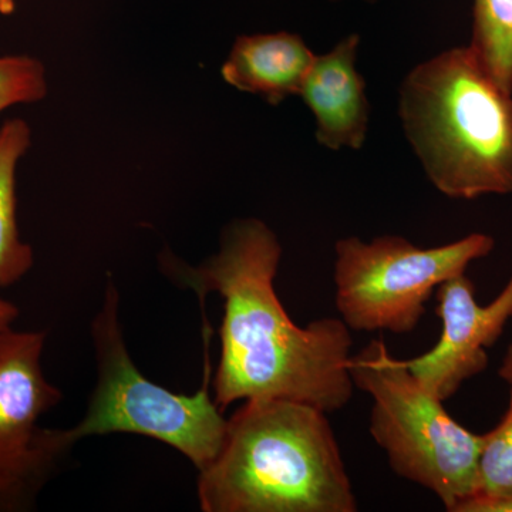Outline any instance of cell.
Returning <instances> with one entry per match:
<instances>
[{"mask_svg":"<svg viewBox=\"0 0 512 512\" xmlns=\"http://www.w3.org/2000/svg\"><path fill=\"white\" fill-rule=\"evenodd\" d=\"M282 247L265 222H232L220 252L200 266L165 259L167 275L201 299H224L221 356L215 373V403L221 410L238 400L282 399L343 409L353 396L350 350L353 340L342 319L299 326L275 291Z\"/></svg>","mask_w":512,"mask_h":512,"instance_id":"6da1fadb","label":"cell"},{"mask_svg":"<svg viewBox=\"0 0 512 512\" xmlns=\"http://www.w3.org/2000/svg\"><path fill=\"white\" fill-rule=\"evenodd\" d=\"M198 500L205 512L357 511L328 413L282 399L247 400L228 419Z\"/></svg>","mask_w":512,"mask_h":512,"instance_id":"7a4b0ae2","label":"cell"},{"mask_svg":"<svg viewBox=\"0 0 512 512\" xmlns=\"http://www.w3.org/2000/svg\"><path fill=\"white\" fill-rule=\"evenodd\" d=\"M407 141L437 191L456 200L512 192V94L470 46L413 67L399 89Z\"/></svg>","mask_w":512,"mask_h":512,"instance_id":"3957f363","label":"cell"},{"mask_svg":"<svg viewBox=\"0 0 512 512\" xmlns=\"http://www.w3.org/2000/svg\"><path fill=\"white\" fill-rule=\"evenodd\" d=\"M349 370L372 397L370 434L397 476L427 488L450 512L480 493L483 434L457 423L383 340L350 357Z\"/></svg>","mask_w":512,"mask_h":512,"instance_id":"277c9868","label":"cell"},{"mask_svg":"<svg viewBox=\"0 0 512 512\" xmlns=\"http://www.w3.org/2000/svg\"><path fill=\"white\" fill-rule=\"evenodd\" d=\"M99 380L83 420L63 430L70 444L109 433H134L163 441L183 453L198 470L220 454L228 420L208 393L210 360L205 380L192 396L158 386L141 375L128 355L119 322V293L109 284L103 306L92 323Z\"/></svg>","mask_w":512,"mask_h":512,"instance_id":"5b68a950","label":"cell"},{"mask_svg":"<svg viewBox=\"0 0 512 512\" xmlns=\"http://www.w3.org/2000/svg\"><path fill=\"white\" fill-rule=\"evenodd\" d=\"M494 248V238L481 232L436 248H419L397 235L339 239L333 278L340 319L357 332L406 335L419 325L434 289L466 274L471 262Z\"/></svg>","mask_w":512,"mask_h":512,"instance_id":"8992f818","label":"cell"},{"mask_svg":"<svg viewBox=\"0 0 512 512\" xmlns=\"http://www.w3.org/2000/svg\"><path fill=\"white\" fill-rule=\"evenodd\" d=\"M45 332H0V466L56 470L72 444L63 430L42 429L43 414L62 400L42 369Z\"/></svg>","mask_w":512,"mask_h":512,"instance_id":"52a82bcc","label":"cell"},{"mask_svg":"<svg viewBox=\"0 0 512 512\" xmlns=\"http://www.w3.org/2000/svg\"><path fill=\"white\" fill-rule=\"evenodd\" d=\"M436 313L441 320L439 342L403 363L430 393L446 402L461 384L487 369V349L512 318V274L503 291L485 306L478 305L476 286L466 274L448 279L437 288Z\"/></svg>","mask_w":512,"mask_h":512,"instance_id":"ba28073f","label":"cell"},{"mask_svg":"<svg viewBox=\"0 0 512 512\" xmlns=\"http://www.w3.org/2000/svg\"><path fill=\"white\" fill-rule=\"evenodd\" d=\"M360 36H346L330 52L316 56L299 96L315 117V137L332 151L360 150L369 131L366 83L357 70Z\"/></svg>","mask_w":512,"mask_h":512,"instance_id":"9c48e42d","label":"cell"},{"mask_svg":"<svg viewBox=\"0 0 512 512\" xmlns=\"http://www.w3.org/2000/svg\"><path fill=\"white\" fill-rule=\"evenodd\" d=\"M315 57L295 33L239 36L221 74L229 86L276 106L299 96Z\"/></svg>","mask_w":512,"mask_h":512,"instance_id":"30bf717a","label":"cell"},{"mask_svg":"<svg viewBox=\"0 0 512 512\" xmlns=\"http://www.w3.org/2000/svg\"><path fill=\"white\" fill-rule=\"evenodd\" d=\"M30 146L23 120L0 128V288L16 284L32 269L33 249L20 239L16 221V167Z\"/></svg>","mask_w":512,"mask_h":512,"instance_id":"8fae6325","label":"cell"},{"mask_svg":"<svg viewBox=\"0 0 512 512\" xmlns=\"http://www.w3.org/2000/svg\"><path fill=\"white\" fill-rule=\"evenodd\" d=\"M468 46L495 82L512 94V0H474Z\"/></svg>","mask_w":512,"mask_h":512,"instance_id":"7c38bea8","label":"cell"},{"mask_svg":"<svg viewBox=\"0 0 512 512\" xmlns=\"http://www.w3.org/2000/svg\"><path fill=\"white\" fill-rule=\"evenodd\" d=\"M480 493L487 497L512 495V386L507 413L494 430L483 434ZM477 495V494H476Z\"/></svg>","mask_w":512,"mask_h":512,"instance_id":"4fadbf2b","label":"cell"},{"mask_svg":"<svg viewBox=\"0 0 512 512\" xmlns=\"http://www.w3.org/2000/svg\"><path fill=\"white\" fill-rule=\"evenodd\" d=\"M45 67L28 56L0 57V111L46 96Z\"/></svg>","mask_w":512,"mask_h":512,"instance_id":"5bb4252c","label":"cell"},{"mask_svg":"<svg viewBox=\"0 0 512 512\" xmlns=\"http://www.w3.org/2000/svg\"><path fill=\"white\" fill-rule=\"evenodd\" d=\"M53 468H10L0 466V512L28 511L37 494L49 481Z\"/></svg>","mask_w":512,"mask_h":512,"instance_id":"9a60e30c","label":"cell"},{"mask_svg":"<svg viewBox=\"0 0 512 512\" xmlns=\"http://www.w3.org/2000/svg\"><path fill=\"white\" fill-rule=\"evenodd\" d=\"M454 512H512L511 497H487L477 494L458 504Z\"/></svg>","mask_w":512,"mask_h":512,"instance_id":"2e32d148","label":"cell"},{"mask_svg":"<svg viewBox=\"0 0 512 512\" xmlns=\"http://www.w3.org/2000/svg\"><path fill=\"white\" fill-rule=\"evenodd\" d=\"M18 316L19 309L12 302L6 301L0 296V332L9 329Z\"/></svg>","mask_w":512,"mask_h":512,"instance_id":"e0dca14e","label":"cell"},{"mask_svg":"<svg viewBox=\"0 0 512 512\" xmlns=\"http://www.w3.org/2000/svg\"><path fill=\"white\" fill-rule=\"evenodd\" d=\"M498 376H500L504 382L510 383L512 386V343L507 353H505L500 369H498Z\"/></svg>","mask_w":512,"mask_h":512,"instance_id":"ac0fdd59","label":"cell"},{"mask_svg":"<svg viewBox=\"0 0 512 512\" xmlns=\"http://www.w3.org/2000/svg\"><path fill=\"white\" fill-rule=\"evenodd\" d=\"M16 2L18 0H0V13L10 15V13L15 12Z\"/></svg>","mask_w":512,"mask_h":512,"instance_id":"d6986e66","label":"cell"},{"mask_svg":"<svg viewBox=\"0 0 512 512\" xmlns=\"http://www.w3.org/2000/svg\"><path fill=\"white\" fill-rule=\"evenodd\" d=\"M360 2L376 3V2H379V0H360Z\"/></svg>","mask_w":512,"mask_h":512,"instance_id":"ffe728a7","label":"cell"}]
</instances>
